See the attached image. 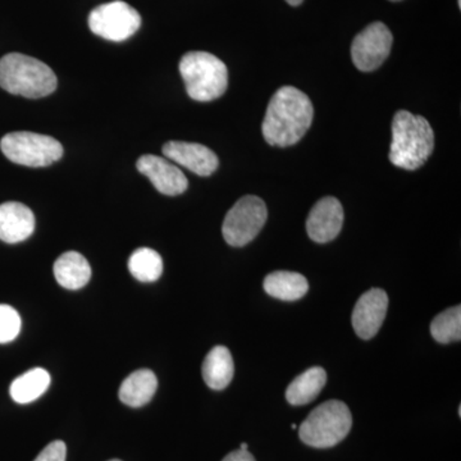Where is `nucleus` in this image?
Segmentation results:
<instances>
[{
  "instance_id": "f257e3e1",
  "label": "nucleus",
  "mask_w": 461,
  "mask_h": 461,
  "mask_svg": "<svg viewBox=\"0 0 461 461\" xmlns=\"http://www.w3.org/2000/svg\"><path fill=\"white\" fill-rule=\"evenodd\" d=\"M314 108L303 91L284 86L276 91L262 124L264 139L272 147L287 148L304 138L313 122Z\"/></svg>"
},
{
  "instance_id": "f03ea898",
  "label": "nucleus",
  "mask_w": 461,
  "mask_h": 461,
  "mask_svg": "<svg viewBox=\"0 0 461 461\" xmlns=\"http://www.w3.org/2000/svg\"><path fill=\"white\" fill-rule=\"evenodd\" d=\"M435 133L426 118L408 111H399L393 117L390 160L406 171L420 168L433 153Z\"/></svg>"
},
{
  "instance_id": "7ed1b4c3",
  "label": "nucleus",
  "mask_w": 461,
  "mask_h": 461,
  "mask_svg": "<svg viewBox=\"0 0 461 461\" xmlns=\"http://www.w3.org/2000/svg\"><path fill=\"white\" fill-rule=\"evenodd\" d=\"M0 87L14 95L44 98L57 89V76L50 66L25 54L0 58Z\"/></svg>"
},
{
  "instance_id": "20e7f679",
  "label": "nucleus",
  "mask_w": 461,
  "mask_h": 461,
  "mask_svg": "<svg viewBox=\"0 0 461 461\" xmlns=\"http://www.w3.org/2000/svg\"><path fill=\"white\" fill-rule=\"evenodd\" d=\"M180 74L191 99L212 102L229 86V71L220 58L206 51H189L180 60Z\"/></svg>"
},
{
  "instance_id": "39448f33",
  "label": "nucleus",
  "mask_w": 461,
  "mask_h": 461,
  "mask_svg": "<svg viewBox=\"0 0 461 461\" xmlns=\"http://www.w3.org/2000/svg\"><path fill=\"white\" fill-rule=\"evenodd\" d=\"M353 417L346 403L330 400L309 414L300 426V439L315 448H330L339 444L350 432Z\"/></svg>"
},
{
  "instance_id": "423d86ee",
  "label": "nucleus",
  "mask_w": 461,
  "mask_h": 461,
  "mask_svg": "<svg viewBox=\"0 0 461 461\" xmlns=\"http://www.w3.org/2000/svg\"><path fill=\"white\" fill-rule=\"evenodd\" d=\"M0 149L11 162L33 168L53 165L63 156V147L56 139L29 131L7 133Z\"/></svg>"
},
{
  "instance_id": "0eeeda50",
  "label": "nucleus",
  "mask_w": 461,
  "mask_h": 461,
  "mask_svg": "<svg viewBox=\"0 0 461 461\" xmlns=\"http://www.w3.org/2000/svg\"><path fill=\"white\" fill-rule=\"evenodd\" d=\"M266 203L254 195H247L230 208L222 226L223 238L230 247L241 248L259 235L267 222Z\"/></svg>"
},
{
  "instance_id": "6e6552de",
  "label": "nucleus",
  "mask_w": 461,
  "mask_h": 461,
  "mask_svg": "<svg viewBox=\"0 0 461 461\" xmlns=\"http://www.w3.org/2000/svg\"><path fill=\"white\" fill-rule=\"evenodd\" d=\"M141 26L139 12L122 0L99 5L91 11V32L109 41H124L138 32Z\"/></svg>"
},
{
  "instance_id": "1a4fd4ad",
  "label": "nucleus",
  "mask_w": 461,
  "mask_h": 461,
  "mask_svg": "<svg viewBox=\"0 0 461 461\" xmlns=\"http://www.w3.org/2000/svg\"><path fill=\"white\" fill-rule=\"evenodd\" d=\"M393 33L382 23H375L357 33L351 45V58L359 71L371 72L382 66L393 48Z\"/></svg>"
},
{
  "instance_id": "9d476101",
  "label": "nucleus",
  "mask_w": 461,
  "mask_h": 461,
  "mask_svg": "<svg viewBox=\"0 0 461 461\" xmlns=\"http://www.w3.org/2000/svg\"><path fill=\"white\" fill-rule=\"evenodd\" d=\"M136 167L163 195H181L189 187V181L184 172L166 158L147 154L138 160Z\"/></svg>"
},
{
  "instance_id": "9b49d317",
  "label": "nucleus",
  "mask_w": 461,
  "mask_h": 461,
  "mask_svg": "<svg viewBox=\"0 0 461 461\" xmlns=\"http://www.w3.org/2000/svg\"><path fill=\"white\" fill-rule=\"evenodd\" d=\"M387 306V294L381 288H372L357 300L351 321L360 339H371L377 335L386 318Z\"/></svg>"
},
{
  "instance_id": "f8f14e48",
  "label": "nucleus",
  "mask_w": 461,
  "mask_h": 461,
  "mask_svg": "<svg viewBox=\"0 0 461 461\" xmlns=\"http://www.w3.org/2000/svg\"><path fill=\"white\" fill-rule=\"evenodd\" d=\"M344 224V209L332 196L321 199L313 206L306 221L309 238L318 244H326L338 238Z\"/></svg>"
},
{
  "instance_id": "ddd939ff",
  "label": "nucleus",
  "mask_w": 461,
  "mask_h": 461,
  "mask_svg": "<svg viewBox=\"0 0 461 461\" xmlns=\"http://www.w3.org/2000/svg\"><path fill=\"white\" fill-rule=\"evenodd\" d=\"M163 154L167 159L190 169L202 177L211 176L220 166V160L214 151L196 142H167L163 147Z\"/></svg>"
},
{
  "instance_id": "4468645a",
  "label": "nucleus",
  "mask_w": 461,
  "mask_h": 461,
  "mask_svg": "<svg viewBox=\"0 0 461 461\" xmlns=\"http://www.w3.org/2000/svg\"><path fill=\"white\" fill-rule=\"evenodd\" d=\"M35 230V215L21 203L0 204V240L7 244L25 241Z\"/></svg>"
},
{
  "instance_id": "2eb2a0df",
  "label": "nucleus",
  "mask_w": 461,
  "mask_h": 461,
  "mask_svg": "<svg viewBox=\"0 0 461 461\" xmlns=\"http://www.w3.org/2000/svg\"><path fill=\"white\" fill-rule=\"evenodd\" d=\"M53 272L58 284L68 290H80L91 278L90 264L77 251H67L58 258Z\"/></svg>"
},
{
  "instance_id": "dca6fc26",
  "label": "nucleus",
  "mask_w": 461,
  "mask_h": 461,
  "mask_svg": "<svg viewBox=\"0 0 461 461\" xmlns=\"http://www.w3.org/2000/svg\"><path fill=\"white\" fill-rule=\"evenodd\" d=\"M158 388L157 375L150 369H140L131 373L120 387L121 402L131 408L147 405L156 395Z\"/></svg>"
},
{
  "instance_id": "f3484780",
  "label": "nucleus",
  "mask_w": 461,
  "mask_h": 461,
  "mask_svg": "<svg viewBox=\"0 0 461 461\" xmlns=\"http://www.w3.org/2000/svg\"><path fill=\"white\" fill-rule=\"evenodd\" d=\"M233 373L235 366L229 348L224 346L212 348L203 363V378L206 386L212 390H224L232 381Z\"/></svg>"
},
{
  "instance_id": "a211bd4d",
  "label": "nucleus",
  "mask_w": 461,
  "mask_h": 461,
  "mask_svg": "<svg viewBox=\"0 0 461 461\" xmlns=\"http://www.w3.org/2000/svg\"><path fill=\"white\" fill-rule=\"evenodd\" d=\"M264 290L276 299L295 302L306 295L309 284L300 273L278 271L267 276L264 280Z\"/></svg>"
},
{
  "instance_id": "6ab92c4d",
  "label": "nucleus",
  "mask_w": 461,
  "mask_h": 461,
  "mask_svg": "<svg viewBox=\"0 0 461 461\" xmlns=\"http://www.w3.org/2000/svg\"><path fill=\"white\" fill-rule=\"evenodd\" d=\"M327 373L321 366L308 369L291 382L286 399L291 405L300 406L313 402L326 386Z\"/></svg>"
},
{
  "instance_id": "aec40b11",
  "label": "nucleus",
  "mask_w": 461,
  "mask_h": 461,
  "mask_svg": "<svg viewBox=\"0 0 461 461\" xmlns=\"http://www.w3.org/2000/svg\"><path fill=\"white\" fill-rule=\"evenodd\" d=\"M50 386V373L42 368H33L12 382L9 393L18 403H30L44 395Z\"/></svg>"
},
{
  "instance_id": "412c9836",
  "label": "nucleus",
  "mask_w": 461,
  "mask_h": 461,
  "mask_svg": "<svg viewBox=\"0 0 461 461\" xmlns=\"http://www.w3.org/2000/svg\"><path fill=\"white\" fill-rule=\"evenodd\" d=\"M129 269L138 281L156 282L163 273L162 257L153 249H138L130 257Z\"/></svg>"
},
{
  "instance_id": "4be33fe9",
  "label": "nucleus",
  "mask_w": 461,
  "mask_h": 461,
  "mask_svg": "<svg viewBox=\"0 0 461 461\" xmlns=\"http://www.w3.org/2000/svg\"><path fill=\"white\" fill-rule=\"evenodd\" d=\"M430 333L439 344H450L461 339V308L460 305L447 309L437 315L430 324Z\"/></svg>"
},
{
  "instance_id": "5701e85b",
  "label": "nucleus",
  "mask_w": 461,
  "mask_h": 461,
  "mask_svg": "<svg viewBox=\"0 0 461 461\" xmlns=\"http://www.w3.org/2000/svg\"><path fill=\"white\" fill-rule=\"evenodd\" d=\"M21 326L23 321L16 309L0 304V344L14 341L20 335Z\"/></svg>"
},
{
  "instance_id": "b1692460",
  "label": "nucleus",
  "mask_w": 461,
  "mask_h": 461,
  "mask_svg": "<svg viewBox=\"0 0 461 461\" xmlns=\"http://www.w3.org/2000/svg\"><path fill=\"white\" fill-rule=\"evenodd\" d=\"M67 447L63 441L50 442L33 461H66Z\"/></svg>"
},
{
  "instance_id": "393cba45",
  "label": "nucleus",
  "mask_w": 461,
  "mask_h": 461,
  "mask_svg": "<svg viewBox=\"0 0 461 461\" xmlns=\"http://www.w3.org/2000/svg\"><path fill=\"white\" fill-rule=\"evenodd\" d=\"M222 461H256V457L253 456L248 450H239L232 451L227 455L226 457Z\"/></svg>"
},
{
  "instance_id": "a878e982",
  "label": "nucleus",
  "mask_w": 461,
  "mask_h": 461,
  "mask_svg": "<svg viewBox=\"0 0 461 461\" xmlns=\"http://www.w3.org/2000/svg\"><path fill=\"white\" fill-rule=\"evenodd\" d=\"M288 5H293V7H297V5H302L304 0H286Z\"/></svg>"
},
{
  "instance_id": "bb28decb",
  "label": "nucleus",
  "mask_w": 461,
  "mask_h": 461,
  "mask_svg": "<svg viewBox=\"0 0 461 461\" xmlns=\"http://www.w3.org/2000/svg\"><path fill=\"white\" fill-rule=\"evenodd\" d=\"M240 448H241V450H248V444H241V446H240Z\"/></svg>"
},
{
  "instance_id": "cd10ccee",
  "label": "nucleus",
  "mask_w": 461,
  "mask_h": 461,
  "mask_svg": "<svg viewBox=\"0 0 461 461\" xmlns=\"http://www.w3.org/2000/svg\"><path fill=\"white\" fill-rule=\"evenodd\" d=\"M291 429H297L296 424H293V426H291Z\"/></svg>"
},
{
  "instance_id": "c85d7f7f",
  "label": "nucleus",
  "mask_w": 461,
  "mask_h": 461,
  "mask_svg": "<svg viewBox=\"0 0 461 461\" xmlns=\"http://www.w3.org/2000/svg\"><path fill=\"white\" fill-rule=\"evenodd\" d=\"M457 3H459V7H461V0H457Z\"/></svg>"
},
{
  "instance_id": "c756f323",
  "label": "nucleus",
  "mask_w": 461,
  "mask_h": 461,
  "mask_svg": "<svg viewBox=\"0 0 461 461\" xmlns=\"http://www.w3.org/2000/svg\"><path fill=\"white\" fill-rule=\"evenodd\" d=\"M391 2H400V0H391Z\"/></svg>"
},
{
  "instance_id": "7c9ffc66",
  "label": "nucleus",
  "mask_w": 461,
  "mask_h": 461,
  "mask_svg": "<svg viewBox=\"0 0 461 461\" xmlns=\"http://www.w3.org/2000/svg\"><path fill=\"white\" fill-rule=\"evenodd\" d=\"M109 461H121V460H118V459H114V460H109Z\"/></svg>"
}]
</instances>
